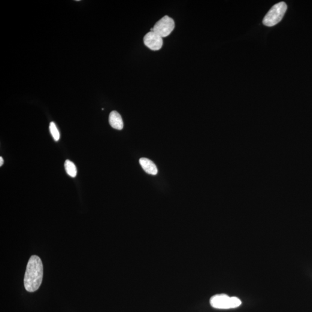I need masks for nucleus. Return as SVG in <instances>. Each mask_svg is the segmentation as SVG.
I'll return each instance as SVG.
<instances>
[{
    "label": "nucleus",
    "instance_id": "1",
    "mask_svg": "<svg viewBox=\"0 0 312 312\" xmlns=\"http://www.w3.org/2000/svg\"><path fill=\"white\" fill-rule=\"evenodd\" d=\"M43 278V265L37 256L30 257L27 263L24 284L27 292H34L40 287Z\"/></svg>",
    "mask_w": 312,
    "mask_h": 312
},
{
    "label": "nucleus",
    "instance_id": "2",
    "mask_svg": "<svg viewBox=\"0 0 312 312\" xmlns=\"http://www.w3.org/2000/svg\"><path fill=\"white\" fill-rule=\"evenodd\" d=\"M212 307L219 310H229L237 308L242 304L240 299L236 296H230L225 294L214 295L210 299Z\"/></svg>",
    "mask_w": 312,
    "mask_h": 312
},
{
    "label": "nucleus",
    "instance_id": "3",
    "mask_svg": "<svg viewBox=\"0 0 312 312\" xmlns=\"http://www.w3.org/2000/svg\"><path fill=\"white\" fill-rule=\"evenodd\" d=\"M287 9V4L284 2H280L274 5L263 18V25L268 27L277 25L282 20Z\"/></svg>",
    "mask_w": 312,
    "mask_h": 312
},
{
    "label": "nucleus",
    "instance_id": "4",
    "mask_svg": "<svg viewBox=\"0 0 312 312\" xmlns=\"http://www.w3.org/2000/svg\"><path fill=\"white\" fill-rule=\"evenodd\" d=\"M153 32L164 38L167 37L175 28L174 20L168 16H164L154 25Z\"/></svg>",
    "mask_w": 312,
    "mask_h": 312
},
{
    "label": "nucleus",
    "instance_id": "5",
    "mask_svg": "<svg viewBox=\"0 0 312 312\" xmlns=\"http://www.w3.org/2000/svg\"><path fill=\"white\" fill-rule=\"evenodd\" d=\"M144 42L145 45L152 50H159L162 48L163 38L154 32H150L145 35Z\"/></svg>",
    "mask_w": 312,
    "mask_h": 312
},
{
    "label": "nucleus",
    "instance_id": "6",
    "mask_svg": "<svg viewBox=\"0 0 312 312\" xmlns=\"http://www.w3.org/2000/svg\"><path fill=\"white\" fill-rule=\"evenodd\" d=\"M109 123L113 128L118 130L123 129V122L122 116L116 111L111 112L109 116Z\"/></svg>",
    "mask_w": 312,
    "mask_h": 312
},
{
    "label": "nucleus",
    "instance_id": "7",
    "mask_svg": "<svg viewBox=\"0 0 312 312\" xmlns=\"http://www.w3.org/2000/svg\"><path fill=\"white\" fill-rule=\"evenodd\" d=\"M142 168L147 173L150 175H156L158 172L157 166L152 161L147 158H141L139 160Z\"/></svg>",
    "mask_w": 312,
    "mask_h": 312
},
{
    "label": "nucleus",
    "instance_id": "8",
    "mask_svg": "<svg viewBox=\"0 0 312 312\" xmlns=\"http://www.w3.org/2000/svg\"><path fill=\"white\" fill-rule=\"evenodd\" d=\"M65 167L66 174L72 178L77 177V169L73 162L70 160H66L65 163Z\"/></svg>",
    "mask_w": 312,
    "mask_h": 312
},
{
    "label": "nucleus",
    "instance_id": "9",
    "mask_svg": "<svg viewBox=\"0 0 312 312\" xmlns=\"http://www.w3.org/2000/svg\"><path fill=\"white\" fill-rule=\"evenodd\" d=\"M49 130L51 136H52L54 140L58 141L60 139V135L58 129L54 122H51L49 125Z\"/></svg>",
    "mask_w": 312,
    "mask_h": 312
},
{
    "label": "nucleus",
    "instance_id": "10",
    "mask_svg": "<svg viewBox=\"0 0 312 312\" xmlns=\"http://www.w3.org/2000/svg\"><path fill=\"white\" fill-rule=\"evenodd\" d=\"M4 164V159H3L2 157H0V166H1Z\"/></svg>",
    "mask_w": 312,
    "mask_h": 312
}]
</instances>
